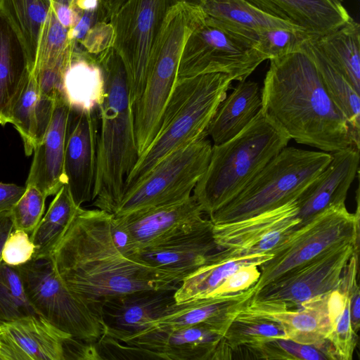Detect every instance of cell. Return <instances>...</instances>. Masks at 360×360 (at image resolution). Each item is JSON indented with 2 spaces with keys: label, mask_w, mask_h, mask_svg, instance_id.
Wrapping results in <instances>:
<instances>
[{
  "label": "cell",
  "mask_w": 360,
  "mask_h": 360,
  "mask_svg": "<svg viewBox=\"0 0 360 360\" xmlns=\"http://www.w3.org/2000/svg\"><path fill=\"white\" fill-rule=\"evenodd\" d=\"M112 214L78 207L51 257L73 293L103 299L142 290H176L184 278L124 255L110 233Z\"/></svg>",
  "instance_id": "6da1fadb"
},
{
  "label": "cell",
  "mask_w": 360,
  "mask_h": 360,
  "mask_svg": "<svg viewBox=\"0 0 360 360\" xmlns=\"http://www.w3.org/2000/svg\"><path fill=\"white\" fill-rule=\"evenodd\" d=\"M262 112L290 139L335 152L360 148L311 57L300 50L270 60Z\"/></svg>",
  "instance_id": "7a4b0ae2"
},
{
  "label": "cell",
  "mask_w": 360,
  "mask_h": 360,
  "mask_svg": "<svg viewBox=\"0 0 360 360\" xmlns=\"http://www.w3.org/2000/svg\"><path fill=\"white\" fill-rule=\"evenodd\" d=\"M104 79L98 105L99 131L96 182L91 201L97 209L114 214L125 181L139 159L134 116L125 70L113 48L98 55Z\"/></svg>",
  "instance_id": "3957f363"
},
{
  "label": "cell",
  "mask_w": 360,
  "mask_h": 360,
  "mask_svg": "<svg viewBox=\"0 0 360 360\" xmlns=\"http://www.w3.org/2000/svg\"><path fill=\"white\" fill-rule=\"evenodd\" d=\"M289 141L260 110L236 136L213 144L207 169L193 191L202 212L210 216L231 200Z\"/></svg>",
  "instance_id": "277c9868"
},
{
  "label": "cell",
  "mask_w": 360,
  "mask_h": 360,
  "mask_svg": "<svg viewBox=\"0 0 360 360\" xmlns=\"http://www.w3.org/2000/svg\"><path fill=\"white\" fill-rule=\"evenodd\" d=\"M232 81L223 73L176 79L161 115L157 134L127 176L123 194L165 156L207 136V126L227 96Z\"/></svg>",
  "instance_id": "5b68a950"
},
{
  "label": "cell",
  "mask_w": 360,
  "mask_h": 360,
  "mask_svg": "<svg viewBox=\"0 0 360 360\" xmlns=\"http://www.w3.org/2000/svg\"><path fill=\"white\" fill-rule=\"evenodd\" d=\"M205 16L200 6L184 0L171 4L164 14L151 46L146 83L134 108L139 156L157 134L161 115L177 79L183 48Z\"/></svg>",
  "instance_id": "8992f818"
},
{
  "label": "cell",
  "mask_w": 360,
  "mask_h": 360,
  "mask_svg": "<svg viewBox=\"0 0 360 360\" xmlns=\"http://www.w3.org/2000/svg\"><path fill=\"white\" fill-rule=\"evenodd\" d=\"M331 159V153L286 146L209 219L214 225L233 222L281 207L295 200Z\"/></svg>",
  "instance_id": "52a82bcc"
},
{
  "label": "cell",
  "mask_w": 360,
  "mask_h": 360,
  "mask_svg": "<svg viewBox=\"0 0 360 360\" xmlns=\"http://www.w3.org/2000/svg\"><path fill=\"white\" fill-rule=\"evenodd\" d=\"M37 314L72 338L96 342L105 333L102 301L71 292L59 277L51 256L15 266Z\"/></svg>",
  "instance_id": "ba28073f"
},
{
  "label": "cell",
  "mask_w": 360,
  "mask_h": 360,
  "mask_svg": "<svg viewBox=\"0 0 360 360\" xmlns=\"http://www.w3.org/2000/svg\"><path fill=\"white\" fill-rule=\"evenodd\" d=\"M356 210L345 204L331 206L290 232L269 252L273 257L260 266V276L252 287L253 295L280 276L338 246L359 244V199Z\"/></svg>",
  "instance_id": "9c48e42d"
},
{
  "label": "cell",
  "mask_w": 360,
  "mask_h": 360,
  "mask_svg": "<svg viewBox=\"0 0 360 360\" xmlns=\"http://www.w3.org/2000/svg\"><path fill=\"white\" fill-rule=\"evenodd\" d=\"M203 136L165 156L123 194L113 215L176 203L188 198L208 165L212 145Z\"/></svg>",
  "instance_id": "30bf717a"
},
{
  "label": "cell",
  "mask_w": 360,
  "mask_h": 360,
  "mask_svg": "<svg viewBox=\"0 0 360 360\" xmlns=\"http://www.w3.org/2000/svg\"><path fill=\"white\" fill-rule=\"evenodd\" d=\"M265 60L252 41L205 15L183 48L177 79L223 73L243 82Z\"/></svg>",
  "instance_id": "8fae6325"
},
{
  "label": "cell",
  "mask_w": 360,
  "mask_h": 360,
  "mask_svg": "<svg viewBox=\"0 0 360 360\" xmlns=\"http://www.w3.org/2000/svg\"><path fill=\"white\" fill-rule=\"evenodd\" d=\"M169 6L168 0H122L110 12L113 49L125 70L133 110L143 94L151 46Z\"/></svg>",
  "instance_id": "7c38bea8"
},
{
  "label": "cell",
  "mask_w": 360,
  "mask_h": 360,
  "mask_svg": "<svg viewBox=\"0 0 360 360\" xmlns=\"http://www.w3.org/2000/svg\"><path fill=\"white\" fill-rule=\"evenodd\" d=\"M359 243L331 248L288 271L252 296L251 300L283 304L288 308L338 288L344 270Z\"/></svg>",
  "instance_id": "4fadbf2b"
},
{
  "label": "cell",
  "mask_w": 360,
  "mask_h": 360,
  "mask_svg": "<svg viewBox=\"0 0 360 360\" xmlns=\"http://www.w3.org/2000/svg\"><path fill=\"white\" fill-rule=\"evenodd\" d=\"M119 342L145 350L152 359H233L224 335L205 325L152 326Z\"/></svg>",
  "instance_id": "5bb4252c"
},
{
  "label": "cell",
  "mask_w": 360,
  "mask_h": 360,
  "mask_svg": "<svg viewBox=\"0 0 360 360\" xmlns=\"http://www.w3.org/2000/svg\"><path fill=\"white\" fill-rule=\"evenodd\" d=\"M330 292L302 302L298 309H290L281 303L250 299L240 309L235 319H259L276 323L283 330L288 339L314 346L322 350L329 359L336 360L328 341L330 333L328 312Z\"/></svg>",
  "instance_id": "9a60e30c"
},
{
  "label": "cell",
  "mask_w": 360,
  "mask_h": 360,
  "mask_svg": "<svg viewBox=\"0 0 360 360\" xmlns=\"http://www.w3.org/2000/svg\"><path fill=\"white\" fill-rule=\"evenodd\" d=\"M98 108L70 105L64 155L66 185L77 205L91 201L96 182Z\"/></svg>",
  "instance_id": "2e32d148"
},
{
  "label": "cell",
  "mask_w": 360,
  "mask_h": 360,
  "mask_svg": "<svg viewBox=\"0 0 360 360\" xmlns=\"http://www.w3.org/2000/svg\"><path fill=\"white\" fill-rule=\"evenodd\" d=\"M203 213L192 195L176 203L114 217L129 231L136 252L190 233L205 220Z\"/></svg>",
  "instance_id": "e0dca14e"
},
{
  "label": "cell",
  "mask_w": 360,
  "mask_h": 360,
  "mask_svg": "<svg viewBox=\"0 0 360 360\" xmlns=\"http://www.w3.org/2000/svg\"><path fill=\"white\" fill-rule=\"evenodd\" d=\"M72 336L39 315L0 323V360H65Z\"/></svg>",
  "instance_id": "ac0fdd59"
},
{
  "label": "cell",
  "mask_w": 360,
  "mask_h": 360,
  "mask_svg": "<svg viewBox=\"0 0 360 360\" xmlns=\"http://www.w3.org/2000/svg\"><path fill=\"white\" fill-rule=\"evenodd\" d=\"M174 291L142 290L103 299L104 335L121 341L148 328L176 302Z\"/></svg>",
  "instance_id": "d6986e66"
},
{
  "label": "cell",
  "mask_w": 360,
  "mask_h": 360,
  "mask_svg": "<svg viewBox=\"0 0 360 360\" xmlns=\"http://www.w3.org/2000/svg\"><path fill=\"white\" fill-rule=\"evenodd\" d=\"M331 155L328 165L296 198L300 225L331 206L345 204L358 172L359 148L352 146Z\"/></svg>",
  "instance_id": "ffe728a7"
},
{
  "label": "cell",
  "mask_w": 360,
  "mask_h": 360,
  "mask_svg": "<svg viewBox=\"0 0 360 360\" xmlns=\"http://www.w3.org/2000/svg\"><path fill=\"white\" fill-rule=\"evenodd\" d=\"M70 105L63 92L54 99L48 129L34 150V158L26 185H33L46 197L55 195L66 184L64 155Z\"/></svg>",
  "instance_id": "44dd1931"
},
{
  "label": "cell",
  "mask_w": 360,
  "mask_h": 360,
  "mask_svg": "<svg viewBox=\"0 0 360 360\" xmlns=\"http://www.w3.org/2000/svg\"><path fill=\"white\" fill-rule=\"evenodd\" d=\"M212 230L213 224L205 219L190 233L141 249L130 258L184 278L202 266L211 253L219 250Z\"/></svg>",
  "instance_id": "7402d4cb"
},
{
  "label": "cell",
  "mask_w": 360,
  "mask_h": 360,
  "mask_svg": "<svg viewBox=\"0 0 360 360\" xmlns=\"http://www.w3.org/2000/svg\"><path fill=\"white\" fill-rule=\"evenodd\" d=\"M252 287L235 293L175 302L152 326H207L225 335L240 309L252 296Z\"/></svg>",
  "instance_id": "603a6c76"
},
{
  "label": "cell",
  "mask_w": 360,
  "mask_h": 360,
  "mask_svg": "<svg viewBox=\"0 0 360 360\" xmlns=\"http://www.w3.org/2000/svg\"><path fill=\"white\" fill-rule=\"evenodd\" d=\"M298 210L295 198L276 209L248 219L213 224L214 241L219 250H232L241 255L272 232L297 229L300 224L297 217Z\"/></svg>",
  "instance_id": "cb8c5ba5"
},
{
  "label": "cell",
  "mask_w": 360,
  "mask_h": 360,
  "mask_svg": "<svg viewBox=\"0 0 360 360\" xmlns=\"http://www.w3.org/2000/svg\"><path fill=\"white\" fill-rule=\"evenodd\" d=\"M272 15L292 22L314 34L341 27L352 18L343 0H247Z\"/></svg>",
  "instance_id": "d4e9b609"
},
{
  "label": "cell",
  "mask_w": 360,
  "mask_h": 360,
  "mask_svg": "<svg viewBox=\"0 0 360 360\" xmlns=\"http://www.w3.org/2000/svg\"><path fill=\"white\" fill-rule=\"evenodd\" d=\"M68 30L58 21L50 6L33 75L41 92L51 98L62 91L63 73L76 45L70 39Z\"/></svg>",
  "instance_id": "484cf974"
},
{
  "label": "cell",
  "mask_w": 360,
  "mask_h": 360,
  "mask_svg": "<svg viewBox=\"0 0 360 360\" xmlns=\"http://www.w3.org/2000/svg\"><path fill=\"white\" fill-rule=\"evenodd\" d=\"M272 257L269 252L240 255L228 249L214 252L202 266L182 280L174 291L175 301L210 297L224 279L240 267L249 264L260 266Z\"/></svg>",
  "instance_id": "4316f807"
},
{
  "label": "cell",
  "mask_w": 360,
  "mask_h": 360,
  "mask_svg": "<svg viewBox=\"0 0 360 360\" xmlns=\"http://www.w3.org/2000/svg\"><path fill=\"white\" fill-rule=\"evenodd\" d=\"M33 73L13 30L0 14V124L10 123L12 110Z\"/></svg>",
  "instance_id": "83f0119b"
},
{
  "label": "cell",
  "mask_w": 360,
  "mask_h": 360,
  "mask_svg": "<svg viewBox=\"0 0 360 360\" xmlns=\"http://www.w3.org/2000/svg\"><path fill=\"white\" fill-rule=\"evenodd\" d=\"M262 108L261 91L257 82H240L221 102L206 133L214 145L223 143L245 129Z\"/></svg>",
  "instance_id": "f1b7e54d"
},
{
  "label": "cell",
  "mask_w": 360,
  "mask_h": 360,
  "mask_svg": "<svg viewBox=\"0 0 360 360\" xmlns=\"http://www.w3.org/2000/svg\"><path fill=\"white\" fill-rule=\"evenodd\" d=\"M200 6L207 16L250 39L256 45L257 34L277 28H302L292 22L263 11L247 0H184Z\"/></svg>",
  "instance_id": "f546056e"
},
{
  "label": "cell",
  "mask_w": 360,
  "mask_h": 360,
  "mask_svg": "<svg viewBox=\"0 0 360 360\" xmlns=\"http://www.w3.org/2000/svg\"><path fill=\"white\" fill-rule=\"evenodd\" d=\"M309 43L360 94V25L353 18L322 34H311Z\"/></svg>",
  "instance_id": "4dcf8cb0"
},
{
  "label": "cell",
  "mask_w": 360,
  "mask_h": 360,
  "mask_svg": "<svg viewBox=\"0 0 360 360\" xmlns=\"http://www.w3.org/2000/svg\"><path fill=\"white\" fill-rule=\"evenodd\" d=\"M54 99L41 92L32 73L12 110L10 121L22 138L26 155H31L42 140L52 117Z\"/></svg>",
  "instance_id": "1f68e13d"
},
{
  "label": "cell",
  "mask_w": 360,
  "mask_h": 360,
  "mask_svg": "<svg viewBox=\"0 0 360 360\" xmlns=\"http://www.w3.org/2000/svg\"><path fill=\"white\" fill-rule=\"evenodd\" d=\"M62 91L72 106L98 108L104 94L102 70L96 58L75 46L64 71Z\"/></svg>",
  "instance_id": "d6a6232c"
},
{
  "label": "cell",
  "mask_w": 360,
  "mask_h": 360,
  "mask_svg": "<svg viewBox=\"0 0 360 360\" xmlns=\"http://www.w3.org/2000/svg\"><path fill=\"white\" fill-rule=\"evenodd\" d=\"M50 0H0V14L18 36L34 71Z\"/></svg>",
  "instance_id": "836d02e7"
},
{
  "label": "cell",
  "mask_w": 360,
  "mask_h": 360,
  "mask_svg": "<svg viewBox=\"0 0 360 360\" xmlns=\"http://www.w3.org/2000/svg\"><path fill=\"white\" fill-rule=\"evenodd\" d=\"M78 206L66 184L55 195L46 212L30 233L35 246L33 259L51 256L65 233Z\"/></svg>",
  "instance_id": "e575fe53"
},
{
  "label": "cell",
  "mask_w": 360,
  "mask_h": 360,
  "mask_svg": "<svg viewBox=\"0 0 360 360\" xmlns=\"http://www.w3.org/2000/svg\"><path fill=\"white\" fill-rule=\"evenodd\" d=\"M308 37L302 49L314 61L329 94L347 119L356 141L360 143L359 94L309 43Z\"/></svg>",
  "instance_id": "d590c367"
},
{
  "label": "cell",
  "mask_w": 360,
  "mask_h": 360,
  "mask_svg": "<svg viewBox=\"0 0 360 360\" xmlns=\"http://www.w3.org/2000/svg\"><path fill=\"white\" fill-rule=\"evenodd\" d=\"M328 312L330 333L328 341L336 360H352L357 341L352 327L349 299L340 283L329 293Z\"/></svg>",
  "instance_id": "8d00e7d4"
},
{
  "label": "cell",
  "mask_w": 360,
  "mask_h": 360,
  "mask_svg": "<svg viewBox=\"0 0 360 360\" xmlns=\"http://www.w3.org/2000/svg\"><path fill=\"white\" fill-rule=\"evenodd\" d=\"M30 315L39 314L27 296L17 268L1 261L0 262V323Z\"/></svg>",
  "instance_id": "74e56055"
},
{
  "label": "cell",
  "mask_w": 360,
  "mask_h": 360,
  "mask_svg": "<svg viewBox=\"0 0 360 360\" xmlns=\"http://www.w3.org/2000/svg\"><path fill=\"white\" fill-rule=\"evenodd\" d=\"M236 349H243V354L246 355V359H329L328 356L322 350L314 346L300 344L288 338H276L259 344L240 346Z\"/></svg>",
  "instance_id": "f35d334b"
},
{
  "label": "cell",
  "mask_w": 360,
  "mask_h": 360,
  "mask_svg": "<svg viewBox=\"0 0 360 360\" xmlns=\"http://www.w3.org/2000/svg\"><path fill=\"white\" fill-rule=\"evenodd\" d=\"M224 337L232 351L240 346L259 344L276 338H287L277 323L250 319H235Z\"/></svg>",
  "instance_id": "ab89813d"
},
{
  "label": "cell",
  "mask_w": 360,
  "mask_h": 360,
  "mask_svg": "<svg viewBox=\"0 0 360 360\" xmlns=\"http://www.w3.org/2000/svg\"><path fill=\"white\" fill-rule=\"evenodd\" d=\"M311 34L302 28L265 30L257 34L255 48L266 60L274 59L300 50Z\"/></svg>",
  "instance_id": "60d3db41"
},
{
  "label": "cell",
  "mask_w": 360,
  "mask_h": 360,
  "mask_svg": "<svg viewBox=\"0 0 360 360\" xmlns=\"http://www.w3.org/2000/svg\"><path fill=\"white\" fill-rule=\"evenodd\" d=\"M25 186V191L11 210V214L13 229L30 235L44 214L47 197L33 185Z\"/></svg>",
  "instance_id": "b9f144b4"
},
{
  "label": "cell",
  "mask_w": 360,
  "mask_h": 360,
  "mask_svg": "<svg viewBox=\"0 0 360 360\" xmlns=\"http://www.w3.org/2000/svg\"><path fill=\"white\" fill-rule=\"evenodd\" d=\"M35 246L30 235L22 230L13 229L4 242L2 261L11 266H18L33 259Z\"/></svg>",
  "instance_id": "7bdbcfd3"
},
{
  "label": "cell",
  "mask_w": 360,
  "mask_h": 360,
  "mask_svg": "<svg viewBox=\"0 0 360 360\" xmlns=\"http://www.w3.org/2000/svg\"><path fill=\"white\" fill-rule=\"evenodd\" d=\"M359 250L352 255L342 276L340 284L345 287L349 299L351 324L357 335L360 328V291L357 282Z\"/></svg>",
  "instance_id": "ee69618b"
},
{
  "label": "cell",
  "mask_w": 360,
  "mask_h": 360,
  "mask_svg": "<svg viewBox=\"0 0 360 360\" xmlns=\"http://www.w3.org/2000/svg\"><path fill=\"white\" fill-rule=\"evenodd\" d=\"M259 266L249 264L240 267L212 292L210 297L245 290L256 283L260 276Z\"/></svg>",
  "instance_id": "f6af8a7d"
},
{
  "label": "cell",
  "mask_w": 360,
  "mask_h": 360,
  "mask_svg": "<svg viewBox=\"0 0 360 360\" xmlns=\"http://www.w3.org/2000/svg\"><path fill=\"white\" fill-rule=\"evenodd\" d=\"M114 39L112 24L101 22L89 29L80 43L85 47L86 53L98 56L113 48Z\"/></svg>",
  "instance_id": "bcb514c9"
},
{
  "label": "cell",
  "mask_w": 360,
  "mask_h": 360,
  "mask_svg": "<svg viewBox=\"0 0 360 360\" xmlns=\"http://www.w3.org/2000/svg\"><path fill=\"white\" fill-rule=\"evenodd\" d=\"M110 233L114 244L124 255L130 258L136 252L129 231L116 220L114 215L110 221Z\"/></svg>",
  "instance_id": "7dc6e473"
},
{
  "label": "cell",
  "mask_w": 360,
  "mask_h": 360,
  "mask_svg": "<svg viewBox=\"0 0 360 360\" xmlns=\"http://www.w3.org/2000/svg\"><path fill=\"white\" fill-rule=\"evenodd\" d=\"M25 189L26 186L0 182V212L10 211Z\"/></svg>",
  "instance_id": "c3c4849f"
},
{
  "label": "cell",
  "mask_w": 360,
  "mask_h": 360,
  "mask_svg": "<svg viewBox=\"0 0 360 360\" xmlns=\"http://www.w3.org/2000/svg\"><path fill=\"white\" fill-rule=\"evenodd\" d=\"M94 11H84L81 14L79 20L76 25L68 30L70 40L76 43L77 41L80 42L84 38L90 29Z\"/></svg>",
  "instance_id": "681fc988"
},
{
  "label": "cell",
  "mask_w": 360,
  "mask_h": 360,
  "mask_svg": "<svg viewBox=\"0 0 360 360\" xmlns=\"http://www.w3.org/2000/svg\"><path fill=\"white\" fill-rule=\"evenodd\" d=\"M13 229V221L10 212L9 214L0 224V262L2 261L1 254L4 242Z\"/></svg>",
  "instance_id": "f907efd6"
},
{
  "label": "cell",
  "mask_w": 360,
  "mask_h": 360,
  "mask_svg": "<svg viewBox=\"0 0 360 360\" xmlns=\"http://www.w3.org/2000/svg\"><path fill=\"white\" fill-rule=\"evenodd\" d=\"M11 210L0 212V224L2 223L4 219L9 214Z\"/></svg>",
  "instance_id": "816d5d0a"
}]
</instances>
